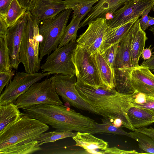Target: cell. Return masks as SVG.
<instances>
[{
  "label": "cell",
  "instance_id": "26",
  "mask_svg": "<svg viewBox=\"0 0 154 154\" xmlns=\"http://www.w3.org/2000/svg\"><path fill=\"white\" fill-rule=\"evenodd\" d=\"M37 141L32 140L23 144L14 146L0 151V154H27L40 150L42 148Z\"/></svg>",
  "mask_w": 154,
  "mask_h": 154
},
{
  "label": "cell",
  "instance_id": "27",
  "mask_svg": "<svg viewBox=\"0 0 154 154\" xmlns=\"http://www.w3.org/2000/svg\"><path fill=\"white\" fill-rule=\"evenodd\" d=\"M77 132L72 131H54L42 134L33 140L37 141L40 146L44 143L54 142L57 140L75 136Z\"/></svg>",
  "mask_w": 154,
  "mask_h": 154
},
{
  "label": "cell",
  "instance_id": "2",
  "mask_svg": "<svg viewBox=\"0 0 154 154\" xmlns=\"http://www.w3.org/2000/svg\"><path fill=\"white\" fill-rule=\"evenodd\" d=\"M22 109L21 116L35 119L50 125L57 131L91 133L95 128L97 123L90 118L63 105L38 104Z\"/></svg>",
  "mask_w": 154,
  "mask_h": 154
},
{
  "label": "cell",
  "instance_id": "20",
  "mask_svg": "<svg viewBox=\"0 0 154 154\" xmlns=\"http://www.w3.org/2000/svg\"><path fill=\"white\" fill-rule=\"evenodd\" d=\"M72 138L75 142V146L82 148L88 153L93 150H104L108 147L107 142L95 137L91 133L77 132Z\"/></svg>",
  "mask_w": 154,
  "mask_h": 154
},
{
  "label": "cell",
  "instance_id": "16",
  "mask_svg": "<svg viewBox=\"0 0 154 154\" xmlns=\"http://www.w3.org/2000/svg\"><path fill=\"white\" fill-rule=\"evenodd\" d=\"M128 0H99L81 22L79 29L97 19L112 14Z\"/></svg>",
  "mask_w": 154,
  "mask_h": 154
},
{
  "label": "cell",
  "instance_id": "13",
  "mask_svg": "<svg viewBox=\"0 0 154 154\" xmlns=\"http://www.w3.org/2000/svg\"><path fill=\"white\" fill-rule=\"evenodd\" d=\"M107 20L99 18L90 23L86 31L76 41L85 48L91 56L100 52L102 50L105 32L108 27Z\"/></svg>",
  "mask_w": 154,
  "mask_h": 154
},
{
  "label": "cell",
  "instance_id": "38",
  "mask_svg": "<svg viewBox=\"0 0 154 154\" xmlns=\"http://www.w3.org/2000/svg\"><path fill=\"white\" fill-rule=\"evenodd\" d=\"M13 0H0V14L6 15Z\"/></svg>",
  "mask_w": 154,
  "mask_h": 154
},
{
  "label": "cell",
  "instance_id": "4",
  "mask_svg": "<svg viewBox=\"0 0 154 154\" xmlns=\"http://www.w3.org/2000/svg\"><path fill=\"white\" fill-rule=\"evenodd\" d=\"M48 129V125L38 120L22 116L0 132V151L33 140Z\"/></svg>",
  "mask_w": 154,
  "mask_h": 154
},
{
  "label": "cell",
  "instance_id": "10",
  "mask_svg": "<svg viewBox=\"0 0 154 154\" xmlns=\"http://www.w3.org/2000/svg\"><path fill=\"white\" fill-rule=\"evenodd\" d=\"M72 60L76 69L77 80L95 88L105 87L91 56L85 48L78 44L72 54Z\"/></svg>",
  "mask_w": 154,
  "mask_h": 154
},
{
  "label": "cell",
  "instance_id": "44",
  "mask_svg": "<svg viewBox=\"0 0 154 154\" xmlns=\"http://www.w3.org/2000/svg\"><path fill=\"white\" fill-rule=\"evenodd\" d=\"M154 25V17L149 16V20L147 24V28L151 26Z\"/></svg>",
  "mask_w": 154,
  "mask_h": 154
},
{
  "label": "cell",
  "instance_id": "45",
  "mask_svg": "<svg viewBox=\"0 0 154 154\" xmlns=\"http://www.w3.org/2000/svg\"><path fill=\"white\" fill-rule=\"evenodd\" d=\"M149 30L152 32L154 37V26H151Z\"/></svg>",
  "mask_w": 154,
  "mask_h": 154
},
{
  "label": "cell",
  "instance_id": "17",
  "mask_svg": "<svg viewBox=\"0 0 154 154\" xmlns=\"http://www.w3.org/2000/svg\"><path fill=\"white\" fill-rule=\"evenodd\" d=\"M134 30L131 45L130 56L131 67H136L139 65V61L147 38L145 31L141 28L139 18L133 25Z\"/></svg>",
  "mask_w": 154,
  "mask_h": 154
},
{
  "label": "cell",
  "instance_id": "32",
  "mask_svg": "<svg viewBox=\"0 0 154 154\" xmlns=\"http://www.w3.org/2000/svg\"><path fill=\"white\" fill-rule=\"evenodd\" d=\"M119 42H117L103 49L100 53L109 66L114 68L117 49Z\"/></svg>",
  "mask_w": 154,
  "mask_h": 154
},
{
  "label": "cell",
  "instance_id": "11",
  "mask_svg": "<svg viewBox=\"0 0 154 154\" xmlns=\"http://www.w3.org/2000/svg\"><path fill=\"white\" fill-rule=\"evenodd\" d=\"M51 74L50 72H17L12 80L6 85L5 90L1 94L0 105L9 103H15L18 98L32 84Z\"/></svg>",
  "mask_w": 154,
  "mask_h": 154
},
{
  "label": "cell",
  "instance_id": "37",
  "mask_svg": "<svg viewBox=\"0 0 154 154\" xmlns=\"http://www.w3.org/2000/svg\"><path fill=\"white\" fill-rule=\"evenodd\" d=\"M134 131L144 134L149 136L154 141V128L151 127L149 128L143 127L135 128Z\"/></svg>",
  "mask_w": 154,
  "mask_h": 154
},
{
  "label": "cell",
  "instance_id": "46",
  "mask_svg": "<svg viewBox=\"0 0 154 154\" xmlns=\"http://www.w3.org/2000/svg\"><path fill=\"white\" fill-rule=\"evenodd\" d=\"M154 72V70H152Z\"/></svg>",
  "mask_w": 154,
  "mask_h": 154
},
{
  "label": "cell",
  "instance_id": "35",
  "mask_svg": "<svg viewBox=\"0 0 154 154\" xmlns=\"http://www.w3.org/2000/svg\"><path fill=\"white\" fill-rule=\"evenodd\" d=\"M6 15L0 14V35H6L8 28L6 20Z\"/></svg>",
  "mask_w": 154,
  "mask_h": 154
},
{
  "label": "cell",
  "instance_id": "3",
  "mask_svg": "<svg viewBox=\"0 0 154 154\" xmlns=\"http://www.w3.org/2000/svg\"><path fill=\"white\" fill-rule=\"evenodd\" d=\"M115 89L125 94L140 93L154 97V74L147 67L139 65L115 69Z\"/></svg>",
  "mask_w": 154,
  "mask_h": 154
},
{
  "label": "cell",
  "instance_id": "28",
  "mask_svg": "<svg viewBox=\"0 0 154 154\" xmlns=\"http://www.w3.org/2000/svg\"><path fill=\"white\" fill-rule=\"evenodd\" d=\"M81 21L76 17H72L69 24L66 26L61 42L57 48L66 45L71 41H76L77 33Z\"/></svg>",
  "mask_w": 154,
  "mask_h": 154
},
{
  "label": "cell",
  "instance_id": "9",
  "mask_svg": "<svg viewBox=\"0 0 154 154\" xmlns=\"http://www.w3.org/2000/svg\"><path fill=\"white\" fill-rule=\"evenodd\" d=\"M54 76L55 91L64 101L79 109L100 115L79 95L75 86V75L55 74Z\"/></svg>",
  "mask_w": 154,
  "mask_h": 154
},
{
  "label": "cell",
  "instance_id": "40",
  "mask_svg": "<svg viewBox=\"0 0 154 154\" xmlns=\"http://www.w3.org/2000/svg\"><path fill=\"white\" fill-rule=\"evenodd\" d=\"M134 106L146 109L154 113V100L141 104H135Z\"/></svg>",
  "mask_w": 154,
  "mask_h": 154
},
{
  "label": "cell",
  "instance_id": "34",
  "mask_svg": "<svg viewBox=\"0 0 154 154\" xmlns=\"http://www.w3.org/2000/svg\"><path fill=\"white\" fill-rule=\"evenodd\" d=\"M101 154H142L137 152L135 150H126L120 149L116 147H108L106 149L101 151Z\"/></svg>",
  "mask_w": 154,
  "mask_h": 154
},
{
  "label": "cell",
  "instance_id": "1",
  "mask_svg": "<svg viewBox=\"0 0 154 154\" xmlns=\"http://www.w3.org/2000/svg\"><path fill=\"white\" fill-rule=\"evenodd\" d=\"M75 86L81 97L100 115L112 122L116 119H120L122 127L134 131L127 113L128 109L134 106L132 94L120 93L115 88H95L77 80Z\"/></svg>",
  "mask_w": 154,
  "mask_h": 154
},
{
  "label": "cell",
  "instance_id": "15",
  "mask_svg": "<svg viewBox=\"0 0 154 154\" xmlns=\"http://www.w3.org/2000/svg\"><path fill=\"white\" fill-rule=\"evenodd\" d=\"M66 9L63 0H35L29 11L39 23L42 20L54 17Z\"/></svg>",
  "mask_w": 154,
  "mask_h": 154
},
{
  "label": "cell",
  "instance_id": "30",
  "mask_svg": "<svg viewBox=\"0 0 154 154\" xmlns=\"http://www.w3.org/2000/svg\"><path fill=\"white\" fill-rule=\"evenodd\" d=\"M0 71L8 70L12 66L6 35H0Z\"/></svg>",
  "mask_w": 154,
  "mask_h": 154
},
{
  "label": "cell",
  "instance_id": "33",
  "mask_svg": "<svg viewBox=\"0 0 154 154\" xmlns=\"http://www.w3.org/2000/svg\"><path fill=\"white\" fill-rule=\"evenodd\" d=\"M12 66L8 70L0 71V93L1 94L4 87L10 82L15 75V71L12 70Z\"/></svg>",
  "mask_w": 154,
  "mask_h": 154
},
{
  "label": "cell",
  "instance_id": "23",
  "mask_svg": "<svg viewBox=\"0 0 154 154\" xmlns=\"http://www.w3.org/2000/svg\"><path fill=\"white\" fill-rule=\"evenodd\" d=\"M17 106L14 103L0 105V132L21 117Z\"/></svg>",
  "mask_w": 154,
  "mask_h": 154
},
{
  "label": "cell",
  "instance_id": "12",
  "mask_svg": "<svg viewBox=\"0 0 154 154\" xmlns=\"http://www.w3.org/2000/svg\"><path fill=\"white\" fill-rule=\"evenodd\" d=\"M154 8V0H128L124 6L112 14L107 21L108 27L120 26L141 16L149 9Z\"/></svg>",
  "mask_w": 154,
  "mask_h": 154
},
{
  "label": "cell",
  "instance_id": "29",
  "mask_svg": "<svg viewBox=\"0 0 154 154\" xmlns=\"http://www.w3.org/2000/svg\"><path fill=\"white\" fill-rule=\"evenodd\" d=\"M27 11L17 0H13L10 4L6 16V20L8 27L14 25Z\"/></svg>",
  "mask_w": 154,
  "mask_h": 154
},
{
  "label": "cell",
  "instance_id": "21",
  "mask_svg": "<svg viewBox=\"0 0 154 154\" xmlns=\"http://www.w3.org/2000/svg\"><path fill=\"white\" fill-rule=\"evenodd\" d=\"M127 113L135 129L145 127L154 123V113L146 109L133 106L128 109Z\"/></svg>",
  "mask_w": 154,
  "mask_h": 154
},
{
  "label": "cell",
  "instance_id": "36",
  "mask_svg": "<svg viewBox=\"0 0 154 154\" xmlns=\"http://www.w3.org/2000/svg\"><path fill=\"white\" fill-rule=\"evenodd\" d=\"M151 9H149L146 11L139 19V22L141 29L145 31L148 28L147 26L149 20V16L148 14Z\"/></svg>",
  "mask_w": 154,
  "mask_h": 154
},
{
  "label": "cell",
  "instance_id": "42",
  "mask_svg": "<svg viewBox=\"0 0 154 154\" xmlns=\"http://www.w3.org/2000/svg\"><path fill=\"white\" fill-rule=\"evenodd\" d=\"M142 58L144 60H147L150 58L152 53L150 47L144 49L142 53Z\"/></svg>",
  "mask_w": 154,
  "mask_h": 154
},
{
  "label": "cell",
  "instance_id": "14",
  "mask_svg": "<svg viewBox=\"0 0 154 154\" xmlns=\"http://www.w3.org/2000/svg\"><path fill=\"white\" fill-rule=\"evenodd\" d=\"M29 16L27 11L13 26L8 28L6 35L7 43L10 54L11 65L17 69L20 61L21 43Z\"/></svg>",
  "mask_w": 154,
  "mask_h": 154
},
{
  "label": "cell",
  "instance_id": "22",
  "mask_svg": "<svg viewBox=\"0 0 154 154\" xmlns=\"http://www.w3.org/2000/svg\"><path fill=\"white\" fill-rule=\"evenodd\" d=\"M139 18L137 17L116 27L110 28L108 26L105 33L102 50L111 45L120 42L137 19Z\"/></svg>",
  "mask_w": 154,
  "mask_h": 154
},
{
  "label": "cell",
  "instance_id": "7",
  "mask_svg": "<svg viewBox=\"0 0 154 154\" xmlns=\"http://www.w3.org/2000/svg\"><path fill=\"white\" fill-rule=\"evenodd\" d=\"M53 76L32 84L17 99L15 103L19 109L35 105L52 104L63 105L54 86Z\"/></svg>",
  "mask_w": 154,
  "mask_h": 154
},
{
  "label": "cell",
  "instance_id": "25",
  "mask_svg": "<svg viewBox=\"0 0 154 154\" xmlns=\"http://www.w3.org/2000/svg\"><path fill=\"white\" fill-rule=\"evenodd\" d=\"M101 123L96 124L95 128L93 130L91 133L112 134L114 135H121L126 136L133 139L130 132H128L122 128L115 126L109 119L104 118L101 119Z\"/></svg>",
  "mask_w": 154,
  "mask_h": 154
},
{
  "label": "cell",
  "instance_id": "19",
  "mask_svg": "<svg viewBox=\"0 0 154 154\" xmlns=\"http://www.w3.org/2000/svg\"><path fill=\"white\" fill-rule=\"evenodd\" d=\"M133 25L119 43L115 61V69L131 67L130 52L134 30Z\"/></svg>",
  "mask_w": 154,
  "mask_h": 154
},
{
  "label": "cell",
  "instance_id": "5",
  "mask_svg": "<svg viewBox=\"0 0 154 154\" xmlns=\"http://www.w3.org/2000/svg\"><path fill=\"white\" fill-rule=\"evenodd\" d=\"M72 10L66 9L55 16L42 21L39 25L41 40L39 45V60L56 49L63 36Z\"/></svg>",
  "mask_w": 154,
  "mask_h": 154
},
{
  "label": "cell",
  "instance_id": "8",
  "mask_svg": "<svg viewBox=\"0 0 154 154\" xmlns=\"http://www.w3.org/2000/svg\"><path fill=\"white\" fill-rule=\"evenodd\" d=\"M76 41H71L60 48H57L49 54L45 62L41 65L42 72L51 74H62L76 76L72 55L78 45Z\"/></svg>",
  "mask_w": 154,
  "mask_h": 154
},
{
  "label": "cell",
  "instance_id": "31",
  "mask_svg": "<svg viewBox=\"0 0 154 154\" xmlns=\"http://www.w3.org/2000/svg\"><path fill=\"white\" fill-rule=\"evenodd\" d=\"M138 143L139 147L144 153L154 154V141L149 136L142 133L133 131L130 132Z\"/></svg>",
  "mask_w": 154,
  "mask_h": 154
},
{
  "label": "cell",
  "instance_id": "41",
  "mask_svg": "<svg viewBox=\"0 0 154 154\" xmlns=\"http://www.w3.org/2000/svg\"><path fill=\"white\" fill-rule=\"evenodd\" d=\"M20 5L29 11L33 5L35 0H17Z\"/></svg>",
  "mask_w": 154,
  "mask_h": 154
},
{
  "label": "cell",
  "instance_id": "24",
  "mask_svg": "<svg viewBox=\"0 0 154 154\" xmlns=\"http://www.w3.org/2000/svg\"><path fill=\"white\" fill-rule=\"evenodd\" d=\"M99 0H64L66 9L73 11L72 17L82 21L91 11L93 5Z\"/></svg>",
  "mask_w": 154,
  "mask_h": 154
},
{
  "label": "cell",
  "instance_id": "43",
  "mask_svg": "<svg viewBox=\"0 0 154 154\" xmlns=\"http://www.w3.org/2000/svg\"><path fill=\"white\" fill-rule=\"evenodd\" d=\"M113 123V125L116 127L120 128L121 126L122 127V121L120 119H117L115 120Z\"/></svg>",
  "mask_w": 154,
  "mask_h": 154
},
{
  "label": "cell",
  "instance_id": "39",
  "mask_svg": "<svg viewBox=\"0 0 154 154\" xmlns=\"http://www.w3.org/2000/svg\"><path fill=\"white\" fill-rule=\"evenodd\" d=\"M148 68L150 70H154V54L149 59L144 60L140 65Z\"/></svg>",
  "mask_w": 154,
  "mask_h": 154
},
{
  "label": "cell",
  "instance_id": "6",
  "mask_svg": "<svg viewBox=\"0 0 154 154\" xmlns=\"http://www.w3.org/2000/svg\"><path fill=\"white\" fill-rule=\"evenodd\" d=\"M28 11V20L21 43L20 61L23 64L26 72L33 73L38 72L40 69L41 37L39 33V23Z\"/></svg>",
  "mask_w": 154,
  "mask_h": 154
},
{
  "label": "cell",
  "instance_id": "18",
  "mask_svg": "<svg viewBox=\"0 0 154 154\" xmlns=\"http://www.w3.org/2000/svg\"><path fill=\"white\" fill-rule=\"evenodd\" d=\"M100 77L104 86L109 89L115 88V69L111 68L100 52L91 56Z\"/></svg>",
  "mask_w": 154,
  "mask_h": 154
}]
</instances>
